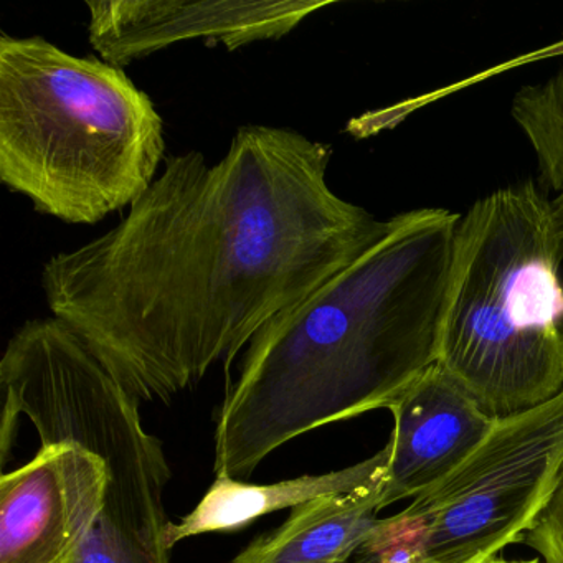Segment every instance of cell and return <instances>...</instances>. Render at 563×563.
Instances as JSON below:
<instances>
[{"mask_svg": "<svg viewBox=\"0 0 563 563\" xmlns=\"http://www.w3.org/2000/svg\"><path fill=\"white\" fill-rule=\"evenodd\" d=\"M460 213L417 209L246 347L217 415L216 476L245 479L283 444L388 410L438 361Z\"/></svg>", "mask_w": 563, "mask_h": 563, "instance_id": "7a4b0ae2", "label": "cell"}, {"mask_svg": "<svg viewBox=\"0 0 563 563\" xmlns=\"http://www.w3.org/2000/svg\"><path fill=\"white\" fill-rule=\"evenodd\" d=\"M332 147L289 128H240L209 166L166 157L120 225L42 268L67 322L137 400L167 401L227 371L272 319L384 233L332 190Z\"/></svg>", "mask_w": 563, "mask_h": 563, "instance_id": "6da1fadb", "label": "cell"}, {"mask_svg": "<svg viewBox=\"0 0 563 563\" xmlns=\"http://www.w3.org/2000/svg\"><path fill=\"white\" fill-rule=\"evenodd\" d=\"M385 483L295 507L283 526L256 537L233 563H349L378 520Z\"/></svg>", "mask_w": 563, "mask_h": 563, "instance_id": "8fae6325", "label": "cell"}, {"mask_svg": "<svg viewBox=\"0 0 563 563\" xmlns=\"http://www.w3.org/2000/svg\"><path fill=\"white\" fill-rule=\"evenodd\" d=\"M103 457L70 441L42 443L0 477V563H75L107 494Z\"/></svg>", "mask_w": 563, "mask_h": 563, "instance_id": "52a82bcc", "label": "cell"}, {"mask_svg": "<svg viewBox=\"0 0 563 563\" xmlns=\"http://www.w3.org/2000/svg\"><path fill=\"white\" fill-rule=\"evenodd\" d=\"M430 527L410 509L378 519L349 563H427Z\"/></svg>", "mask_w": 563, "mask_h": 563, "instance_id": "4fadbf2b", "label": "cell"}, {"mask_svg": "<svg viewBox=\"0 0 563 563\" xmlns=\"http://www.w3.org/2000/svg\"><path fill=\"white\" fill-rule=\"evenodd\" d=\"M388 410L394 431L387 443L390 460L382 509L415 499L450 476L496 423L438 364L427 368Z\"/></svg>", "mask_w": 563, "mask_h": 563, "instance_id": "9c48e42d", "label": "cell"}, {"mask_svg": "<svg viewBox=\"0 0 563 563\" xmlns=\"http://www.w3.org/2000/svg\"><path fill=\"white\" fill-rule=\"evenodd\" d=\"M332 2L306 0H104L87 2L88 38L100 58L124 68L190 41L233 52L279 41Z\"/></svg>", "mask_w": 563, "mask_h": 563, "instance_id": "ba28073f", "label": "cell"}, {"mask_svg": "<svg viewBox=\"0 0 563 563\" xmlns=\"http://www.w3.org/2000/svg\"><path fill=\"white\" fill-rule=\"evenodd\" d=\"M563 230L532 183L476 200L454 233L437 364L493 418L563 390Z\"/></svg>", "mask_w": 563, "mask_h": 563, "instance_id": "277c9868", "label": "cell"}, {"mask_svg": "<svg viewBox=\"0 0 563 563\" xmlns=\"http://www.w3.org/2000/svg\"><path fill=\"white\" fill-rule=\"evenodd\" d=\"M522 543L536 550L543 563H563V471L552 497L527 530Z\"/></svg>", "mask_w": 563, "mask_h": 563, "instance_id": "5bb4252c", "label": "cell"}, {"mask_svg": "<svg viewBox=\"0 0 563 563\" xmlns=\"http://www.w3.org/2000/svg\"><path fill=\"white\" fill-rule=\"evenodd\" d=\"M545 55H549V57L550 55H563V41L559 45H553L552 48H549Z\"/></svg>", "mask_w": 563, "mask_h": 563, "instance_id": "2e32d148", "label": "cell"}, {"mask_svg": "<svg viewBox=\"0 0 563 563\" xmlns=\"http://www.w3.org/2000/svg\"><path fill=\"white\" fill-rule=\"evenodd\" d=\"M164 154L163 117L123 68L0 35V179L35 210L101 222L137 202Z\"/></svg>", "mask_w": 563, "mask_h": 563, "instance_id": "3957f363", "label": "cell"}, {"mask_svg": "<svg viewBox=\"0 0 563 563\" xmlns=\"http://www.w3.org/2000/svg\"><path fill=\"white\" fill-rule=\"evenodd\" d=\"M486 563H540L539 560H529V562H506V560H489Z\"/></svg>", "mask_w": 563, "mask_h": 563, "instance_id": "e0dca14e", "label": "cell"}, {"mask_svg": "<svg viewBox=\"0 0 563 563\" xmlns=\"http://www.w3.org/2000/svg\"><path fill=\"white\" fill-rule=\"evenodd\" d=\"M390 450L387 444L374 456L344 470L308 474L272 484L245 483L235 477L216 476L196 509L167 527V545L206 533L233 532L276 510L295 509L309 500L331 494L352 493L387 481Z\"/></svg>", "mask_w": 563, "mask_h": 563, "instance_id": "30bf717a", "label": "cell"}, {"mask_svg": "<svg viewBox=\"0 0 563 563\" xmlns=\"http://www.w3.org/2000/svg\"><path fill=\"white\" fill-rule=\"evenodd\" d=\"M2 464L19 418L41 443L70 441L97 453L110 479L100 516L75 563H170L164 490L173 477L163 441L141 420V401L62 319H32L0 361Z\"/></svg>", "mask_w": 563, "mask_h": 563, "instance_id": "5b68a950", "label": "cell"}, {"mask_svg": "<svg viewBox=\"0 0 563 563\" xmlns=\"http://www.w3.org/2000/svg\"><path fill=\"white\" fill-rule=\"evenodd\" d=\"M562 471L563 390L496 418L471 456L407 507L430 527L427 563H486L522 542Z\"/></svg>", "mask_w": 563, "mask_h": 563, "instance_id": "8992f818", "label": "cell"}, {"mask_svg": "<svg viewBox=\"0 0 563 563\" xmlns=\"http://www.w3.org/2000/svg\"><path fill=\"white\" fill-rule=\"evenodd\" d=\"M552 209L560 229L563 230V192H560L559 196L552 200Z\"/></svg>", "mask_w": 563, "mask_h": 563, "instance_id": "9a60e30c", "label": "cell"}, {"mask_svg": "<svg viewBox=\"0 0 563 563\" xmlns=\"http://www.w3.org/2000/svg\"><path fill=\"white\" fill-rule=\"evenodd\" d=\"M512 118L536 151L543 183L563 192V68L543 84L522 88L514 98Z\"/></svg>", "mask_w": 563, "mask_h": 563, "instance_id": "7c38bea8", "label": "cell"}]
</instances>
